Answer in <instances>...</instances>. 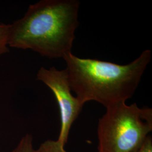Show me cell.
I'll use <instances>...</instances> for the list:
<instances>
[{
  "instance_id": "1",
  "label": "cell",
  "mask_w": 152,
  "mask_h": 152,
  "mask_svg": "<svg viewBox=\"0 0 152 152\" xmlns=\"http://www.w3.org/2000/svg\"><path fill=\"white\" fill-rule=\"evenodd\" d=\"M79 6L77 0H42L31 5L23 18L10 24L9 47L63 58L72 53Z\"/></svg>"
},
{
  "instance_id": "2",
  "label": "cell",
  "mask_w": 152,
  "mask_h": 152,
  "mask_svg": "<svg viewBox=\"0 0 152 152\" xmlns=\"http://www.w3.org/2000/svg\"><path fill=\"white\" fill-rule=\"evenodd\" d=\"M145 50L130 63L120 65L92 59L78 58L70 53L63 58L71 91L85 104L95 101L106 108L131 98L151 59Z\"/></svg>"
},
{
  "instance_id": "3",
  "label": "cell",
  "mask_w": 152,
  "mask_h": 152,
  "mask_svg": "<svg viewBox=\"0 0 152 152\" xmlns=\"http://www.w3.org/2000/svg\"><path fill=\"white\" fill-rule=\"evenodd\" d=\"M152 130V109L126 102L107 108L99 121L98 152H131Z\"/></svg>"
},
{
  "instance_id": "4",
  "label": "cell",
  "mask_w": 152,
  "mask_h": 152,
  "mask_svg": "<svg viewBox=\"0 0 152 152\" xmlns=\"http://www.w3.org/2000/svg\"><path fill=\"white\" fill-rule=\"evenodd\" d=\"M37 80L43 82L54 94L60 111L61 128L58 141L65 147L71 126L78 117L84 104L71 92L66 70L54 66L41 67L37 73Z\"/></svg>"
},
{
  "instance_id": "5",
  "label": "cell",
  "mask_w": 152,
  "mask_h": 152,
  "mask_svg": "<svg viewBox=\"0 0 152 152\" xmlns=\"http://www.w3.org/2000/svg\"><path fill=\"white\" fill-rule=\"evenodd\" d=\"M10 24L0 23V56L9 51V35Z\"/></svg>"
},
{
  "instance_id": "6",
  "label": "cell",
  "mask_w": 152,
  "mask_h": 152,
  "mask_svg": "<svg viewBox=\"0 0 152 152\" xmlns=\"http://www.w3.org/2000/svg\"><path fill=\"white\" fill-rule=\"evenodd\" d=\"M34 152H66L64 147L58 140H49L41 144Z\"/></svg>"
},
{
  "instance_id": "7",
  "label": "cell",
  "mask_w": 152,
  "mask_h": 152,
  "mask_svg": "<svg viewBox=\"0 0 152 152\" xmlns=\"http://www.w3.org/2000/svg\"><path fill=\"white\" fill-rule=\"evenodd\" d=\"M33 138L29 134L24 136L18 145L12 152H34L33 148Z\"/></svg>"
},
{
  "instance_id": "8",
  "label": "cell",
  "mask_w": 152,
  "mask_h": 152,
  "mask_svg": "<svg viewBox=\"0 0 152 152\" xmlns=\"http://www.w3.org/2000/svg\"><path fill=\"white\" fill-rule=\"evenodd\" d=\"M131 152H152V139L151 136H148L141 145Z\"/></svg>"
}]
</instances>
